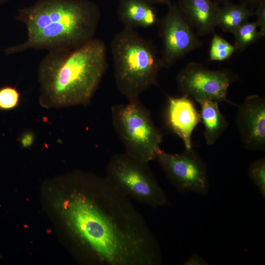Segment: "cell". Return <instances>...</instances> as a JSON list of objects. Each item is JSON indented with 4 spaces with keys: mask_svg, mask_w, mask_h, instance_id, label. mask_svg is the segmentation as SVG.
Masks as SVG:
<instances>
[{
    "mask_svg": "<svg viewBox=\"0 0 265 265\" xmlns=\"http://www.w3.org/2000/svg\"><path fill=\"white\" fill-rule=\"evenodd\" d=\"M6 0H0V5L5 2Z\"/></svg>",
    "mask_w": 265,
    "mask_h": 265,
    "instance_id": "484cf974",
    "label": "cell"
},
{
    "mask_svg": "<svg viewBox=\"0 0 265 265\" xmlns=\"http://www.w3.org/2000/svg\"><path fill=\"white\" fill-rule=\"evenodd\" d=\"M201 106V121L203 123L204 136L207 145H213L229 126L225 117L221 113L218 102L208 100L199 103Z\"/></svg>",
    "mask_w": 265,
    "mask_h": 265,
    "instance_id": "5bb4252c",
    "label": "cell"
},
{
    "mask_svg": "<svg viewBox=\"0 0 265 265\" xmlns=\"http://www.w3.org/2000/svg\"><path fill=\"white\" fill-rule=\"evenodd\" d=\"M167 5L166 14L157 25L162 45L160 59L166 68L202 45L178 4Z\"/></svg>",
    "mask_w": 265,
    "mask_h": 265,
    "instance_id": "9c48e42d",
    "label": "cell"
},
{
    "mask_svg": "<svg viewBox=\"0 0 265 265\" xmlns=\"http://www.w3.org/2000/svg\"><path fill=\"white\" fill-rule=\"evenodd\" d=\"M237 78L230 70H212L202 64L191 62L180 71L176 80L183 95L198 103L212 100L235 105L228 99L227 90Z\"/></svg>",
    "mask_w": 265,
    "mask_h": 265,
    "instance_id": "52a82bcc",
    "label": "cell"
},
{
    "mask_svg": "<svg viewBox=\"0 0 265 265\" xmlns=\"http://www.w3.org/2000/svg\"><path fill=\"white\" fill-rule=\"evenodd\" d=\"M100 18L99 7L90 0H38L18 10L15 18L25 25L27 38L4 53L78 48L94 38Z\"/></svg>",
    "mask_w": 265,
    "mask_h": 265,
    "instance_id": "3957f363",
    "label": "cell"
},
{
    "mask_svg": "<svg viewBox=\"0 0 265 265\" xmlns=\"http://www.w3.org/2000/svg\"><path fill=\"white\" fill-rule=\"evenodd\" d=\"M248 174L251 181L257 187L261 195L265 198V158L252 161L248 167Z\"/></svg>",
    "mask_w": 265,
    "mask_h": 265,
    "instance_id": "ac0fdd59",
    "label": "cell"
},
{
    "mask_svg": "<svg viewBox=\"0 0 265 265\" xmlns=\"http://www.w3.org/2000/svg\"><path fill=\"white\" fill-rule=\"evenodd\" d=\"M177 4L198 35L214 33L218 2L213 0H179Z\"/></svg>",
    "mask_w": 265,
    "mask_h": 265,
    "instance_id": "7c38bea8",
    "label": "cell"
},
{
    "mask_svg": "<svg viewBox=\"0 0 265 265\" xmlns=\"http://www.w3.org/2000/svg\"><path fill=\"white\" fill-rule=\"evenodd\" d=\"M231 45L221 36L214 34L211 41L210 58L212 61H223L229 58L236 50Z\"/></svg>",
    "mask_w": 265,
    "mask_h": 265,
    "instance_id": "e0dca14e",
    "label": "cell"
},
{
    "mask_svg": "<svg viewBox=\"0 0 265 265\" xmlns=\"http://www.w3.org/2000/svg\"><path fill=\"white\" fill-rule=\"evenodd\" d=\"M183 265H208L209 264L201 256L197 254H193Z\"/></svg>",
    "mask_w": 265,
    "mask_h": 265,
    "instance_id": "44dd1931",
    "label": "cell"
},
{
    "mask_svg": "<svg viewBox=\"0 0 265 265\" xmlns=\"http://www.w3.org/2000/svg\"><path fill=\"white\" fill-rule=\"evenodd\" d=\"M232 33L235 37L234 46L236 50L243 51L264 35L258 30L256 22L248 21L237 28Z\"/></svg>",
    "mask_w": 265,
    "mask_h": 265,
    "instance_id": "2e32d148",
    "label": "cell"
},
{
    "mask_svg": "<svg viewBox=\"0 0 265 265\" xmlns=\"http://www.w3.org/2000/svg\"><path fill=\"white\" fill-rule=\"evenodd\" d=\"M238 106L236 123L244 147L265 148V100L257 95L246 97Z\"/></svg>",
    "mask_w": 265,
    "mask_h": 265,
    "instance_id": "30bf717a",
    "label": "cell"
},
{
    "mask_svg": "<svg viewBox=\"0 0 265 265\" xmlns=\"http://www.w3.org/2000/svg\"><path fill=\"white\" fill-rule=\"evenodd\" d=\"M110 46L116 85L128 100L139 99L157 84L163 66L152 42L134 29L124 26L116 34Z\"/></svg>",
    "mask_w": 265,
    "mask_h": 265,
    "instance_id": "277c9868",
    "label": "cell"
},
{
    "mask_svg": "<svg viewBox=\"0 0 265 265\" xmlns=\"http://www.w3.org/2000/svg\"><path fill=\"white\" fill-rule=\"evenodd\" d=\"M155 160L171 183L181 192L208 194L209 183L205 161L192 148L180 154L160 150Z\"/></svg>",
    "mask_w": 265,
    "mask_h": 265,
    "instance_id": "ba28073f",
    "label": "cell"
},
{
    "mask_svg": "<svg viewBox=\"0 0 265 265\" xmlns=\"http://www.w3.org/2000/svg\"><path fill=\"white\" fill-rule=\"evenodd\" d=\"M223 4L218 9L215 24L224 32L232 33L254 15V11L245 3L234 4L228 1Z\"/></svg>",
    "mask_w": 265,
    "mask_h": 265,
    "instance_id": "9a60e30c",
    "label": "cell"
},
{
    "mask_svg": "<svg viewBox=\"0 0 265 265\" xmlns=\"http://www.w3.org/2000/svg\"><path fill=\"white\" fill-rule=\"evenodd\" d=\"M62 198V213L72 237L99 265H159V243L129 199L105 177L75 174Z\"/></svg>",
    "mask_w": 265,
    "mask_h": 265,
    "instance_id": "6da1fadb",
    "label": "cell"
},
{
    "mask_svg": "<svg viewBox=\"0 0 265 265\" xmlns=\"http://www.w3.org/2000/svg\"><path fill=\"white\" fill-rule=\"evenodd\" d=\"M105 43L94 38L74 49L50 51L38 70L39 103L45 108L88 104L107 67Z\"/></svg>",
    "mask_w": 265,
    "mask_h": 265,
    "instance_id": "7a4b0ae2",
    "label": "cell"
},
{
    "mask_svg": "<svg viewBox=\"0 0 265 265\" xmlns=\"http://www.w3.org/2000/svg\"><path fill=\"white\" fill-rule=\"evenodd\" d=\"M242 2L245 3L250 7H256L261 2L265 1V0H241Z\"/></svg>",
    "mask_w": 265,
    "mask_h": 265,
    "instance_id": "603a6c76",
    "label": "cell"
},
{
    "mask_svg": "<svg viewBox=\"0 0 265 265\" xmlns=\"http://www.w3.org/2000/svg\"><path fill=\"white\" fill-rule=\"evenodd\" d=\"M33 141V135L31 133H26L21 137V144L24 147L30 146Z\"/></svg>",
    "mask_w": 265,
    "mask_h": 265,
    "instance_id": "7402d4cb",
    "label": "cell"
},
{
    "mask_svg": "<svg viewBox=\"0 0 265 265\" xmlns=\"http://www.w3.org/2000/svg\"><path fill=\"white\" fill-rule=\"evenodd\" d=\"M113 126L126 153L143 162L155 160L161 150V132L139 99L111 108Z\"/></svg>",
    "mask_w": 265,
    "mask_h": 265,
    "instance_id": "5b68a950",
    "label": "cell"
},
{
    "mask_svg": "<svg viewBox=\"0 0 265 265\" xmlns=\"http://www.w3.org/2000/svg\"><path fill=\"white\" fill-rule=\"evenodd\" d=\"M20 100V93L15 87L5 85L0 88V109H14L19 105Z\"/></svg>",
    "mask_w": 265,
    "mask_h": 265,
    "instance_id": "d6986e66",
    "label": "cell"
},
{
    "mask_svg": "<svg viewBox=\"0 0 265 265\" xmlns=\"http://www.w3.org/2000/svg\"><path fill=\"white\" fill-rule=\"evenodd\" d=\"M254 15L257 17L256 23L260 31L265 35V1L261 2L256 7Z\"/></svg>",
    "mask_w": 265,
    "mask_h": 265,
    "instance_id": "ffe728a7",
    "label": "cell"
},
{
    "mask_svg": "<svg viewBox=\"0 0 265 265\" xmlns=\"http://www.w3.org/2000/svg\"><path fill=\"white\" fill-rule=\"evenodd\" d=\"M117 15L125 27L133 29L157 26L160 19L153 4L147 0H119Z\"/></svg>",
    "mask_w": 265,
    "mask_h": 265,
    "instance_id": "4fadbf2b",
    "label": "cell"
},
{
    "mask_svg": "<svg viewBox=\"0 0 265 265\" xmlns=\"http://www.w3.org/2000/svg\"><path fill=\"white\" fill-rule=\"evenodd\" d=\"M219 3H225L228 1H230L231 0H213Z\"/></svg>",
    "mask_w": 265,
    "mask_h": 265,
    "instance_id": "d4e9b609",
    "label": "cell"
},
{
    "mask_svg": "<svg viewBox=\"0 0 265 265\" xmlns=\"http://www.w3.org/2000/svg\"><path fill=\"white\" fill-rule=\"evenodd\" d=\"M105 178L116 191L129 200L154 208L170 204L149 163L126 153L115 154L111 158L106 166Z\"/></svg>",
    "mask_w": 265,
    "mask_h": 265,
    "instance_id": "8992f818",
    "label": "cell"
},
{
    "mask_svg": "<svg viewBox=\"0 0 265 265\" xmlns=\"http://www.w3.org/2000/svg\"><path fill=\"white\" fill-rule=\"evenodd\" d=\"M166 115L169 126L182 139L185 148H192L191 135L201 118L191 98L183 95L168 97Z\"/></svg>",
    "mask_w": 265,
    "mask_h": 265,
    "instance_id": "8fae6325",
    "label": "cell"
},
{
    "mask_svg": "<svg viewBox=\"0 0 265 265\" xmlns=\"http://www.w3.org/2000/svg\"><path fill=\"white\" fill-rule=\"evenodd\" d=\"M152 4H166L168 5L171 3V0H147Z\"/></svg>",
    "mask_w": 265,
    "mask_h": 265,
    "instance_id": "cb8c5ba5",
    "label": "cell"
}]
</instances>
